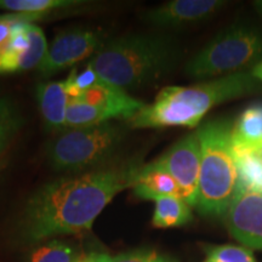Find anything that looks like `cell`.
<instances>
[{
  "label": "cell",
  "instance_id": "cell-18",
  "mask_svg": "<svg viewBox=\"0 0 262 262\" xmlns=\"http://www.w3.org/2000/svg\"><path fill=\"white\" fill-rule=\"evenodd\" d=\"M97 262H178L173 258L157 253L155 250H134L129 253H123L116 256L107 254L93 253L90 254Z\"/></svg>",
  "mask_w": 262,
  "mask_h": 262
},
{
  "label": "cell",
  "instance_id": "cell-8",
  "mask_svg": "<svg viewBox=\"0 0 262 262\" xmlns=\"http://www.w3.org/2000/svg\"><path fill=\"white\" fill-rule=\"evenodd\" d=\"M101 45L100 33L90 29L75 28L58 33L38 67L39 74L51 77L97 52Z\"/></svg>",
  "mask_w": 262,
  "mask_h": 262
},
{
  "label": "cell",
  "instance_id": "cell-21",
  "mask_svg": "<svg viewBox=\"0 0 262 262\" xmlns=\"http://www.w3.org/2000/svg\"><path fill=\"white\" fill-rule=\"evenodd\" d=\"M251 73L258 81H261L262 83V60L258 62V63L255 66V67L251 70Z\"/></svg>",
  "mask_w": 262,
  "mask_h": 262
},
{
  "label": "cell",
  "instance_id": "cell-10",
  "mask_svg": "<svg viewBox=\"0 0 262 262\" xmlns=\"http://www.w3.org/2000/svg\"><path fill=\"white\" fill-rule=\"evenodd\" d=\"M227 5L222 0H172L150 9L143 21L159 28H182L208 21Z\"/></svg>",
  "mask_w": 262,
  "mask_h": 262
},
{
  "label": "cell",
  "instance_id": "cell-3",
  "mask_svg": "<svg viewBox=\"0 0 262 262\" xmlns=\"http://www.w3.org/2000/svg\"><path fill=\"white\" fill-rule=\"evenodd\" d=\"M178 57V47L170 38L134 33L101 45L89 64L101 79L126 91L159 80Z\"/></svg>",
  "mask_w": 262,
  "mask_h": 262
},
{
  "label": "cell",
  "instance_id": "cell-13",
  "mask_svg": "<svg viewBox=\"0 0 262 262\" xmlns=\"http://www.w3.org/2000/svg\"><path fill=\"white\" fill-rule=\"evenodd\" d=\"M262 141V104L250 106L241 114L232 129L234 148L253 150Z\"/></svg>",
  "mask_w": 262,
  "mask_h": 262
},
{
  "label": "cell",
  "instance_id": "cell-24",
  "mask_svg": "<svg viewBox=\"0 0 262 262\" xmlns=\"http://www.w3.org/2000/svg\"><path fill=\"white\" fill-rule=\"evenodd\" d=\"M255 8H256L258 14H260V15L262 16V0H261V2H256V3H255Z\"/></svg>",
  "mask_w": 262,
  "mask_h": 262
},
{
  "label": "cell",
  "instance_id": "cell-26",
  "mask_svg": "<svg viewBox=\"0 0 262 262\" xmlns=\"http://www.w3.org/2000/svg\"><path fill=\"white\" fill-rule=\"evenodd\" d=\"M204 262H216V261L212 260V258H210V257H206V260Z\"/></svg>",
  "mask_w": 262,
  "mask_h": 262
},
{
  "label": "cell",
  "instance_id": "cell-7",
  "mask_svg": "<svg viewBox=\"0 0 262 262\" xmlns=\"http://www.w3.org/2000/svg\"><path fill=\"white\" fill-rule=\"evenodd\" d=\"M153 163L172 176L183 201L195 206L201 173V141L196 131L179 140Z\"/></svg>",
  "mask_w": 262,
  "mask_h": 262
},
{
  "label": "cell",
  "instance_id": "cell-9",
  "mask_svg": "<svg viewBox=\"0 0 262 262\" xmlns=\"http://www.w3.org/2000/svg\"><path fill=\"white\" fill-rule=\"evenodd\" d=\"M225 219L229 232L239 243L262 249V191L239 183Z\"/></svg>",
  "mask_w": 262,
  "mask_h": 262
},
{
  "label": "cell",
  "instance_id": "cell-28",
  "mask_svg": "<svg viewBox=\"0 0 262 262\" xmlns=\"http://www.w3.org/2000/svg\"><path fill=\"white\" fill-rule=\"evenodd\" d=\"M3 16H4V14H3V15H0V19H2V18H3Z\"/></svg>",
  "mask_w": 262,
  "mask_h": 262
},
{
  "label": "cell",
  "instance_id": "cell-17",
  "mask_svg": "<svg viewBox=\"0 0 262 262\" xmlns=\"http://www.w3.org/2000/svg\"><path fill=\"white\" fill-rule=\"evenodd\" d=\"M24 125V117L14 101L9 98L0 100V140L12 139Z\"/></svg>",
  "mask_w": 262,
  "mask_h": 262
},
{
  "label": "cell",
  "instance_id": "cell-19",
  "mask_svg": "<svg viewBox=\"0 0 262 262\" xmlns=\"http://www.w3.org/2000/svg\"><path fill=\"white\" fill-rule=\"evenodd\" d=\"M206 257L216 262H256L253 253L247 248L235 245H211L205 249Z\"/></svg>",
  "mask_w": 262,
  "mask_h": 262
},
{
  "label": "cell",
  "instance_id": "cell-4",
  "mask_svg": "<svg viewBox=\"0 0 262 262\" xmlns=\"http://www.w3.org/2000/svg\"><path fill=\"white\" fill-rule=\"evenodd\" d=\"M232 129L233 122L215 119L196 130L201 141V173L195 208L203 215L225 216L238 191Z\"/></svg>",
  "mask_w": 262,
  "mask_h": 262
},
{
  "label": "cell",
  "instance_id": "cell-11",
  "mask_svg": "<svg viewBox=\"0 0 262 262\" xmlns=\"http://www.w3.org/2000/svg\"><path fill=\"white\" fill-rule=\"evenodd\" d=\"M35 95L47 129L63 131L66 129V116L71 102L66 81L40 83L37 86Z\"/></svg>",
  "mask_w": 262,
  "mask_h": 262
},
{
  "label": "cell",
  "instance_id": "cell-27",
  "mask_svg": "<svg viewBox=\"0 0 262 262\" xmlns=\"http://www.w3.org/2000/svg\"><path fill=\"white\" fill-rule=\"evenodd\" d=\"M79 262H88V261H86V258H84V260H81V261H79Z\"/></svg>",
  "mask_w": 262,
  "mask_h": 262
},
{
  "label": "cell",
  "instance_id": "cell-2",
  "mask_svg": "<svg viewBox=\"0 0 262 262\" xmlns=\"http://www.w3.org/2000/svg\"><path fill=\"white\" fill-rule=\"evenodd\" d=\"M262 83L251 71L215 78L191 86H166L155 102L146 104L129 120L134 129L198 126L205 114L219 104L258 94Z\"/></svg>",
  "mask_w": 262,
  "mask_h": 262
},
{
  "label": "cell",
  "instance_id": "cell-15",
  "mask_svg": "<svg viewBox=\"0 0 262 262\" xmlns=\"http://www.w3.org/2000/svg\"><path fill=\"white\" fill-rule=\"evenodd\" d=\"M83 4L85 3L79 0H0V9L40 19L60 10L77 8Z\"/></svg>",
  "mask_w": 262,
  "mask_h": 262
},
{
  "label": "cell",
  "instance_id": "cell-14",
  "mask_svg": "<svg viewBox=\"0 0 262 262\" xmlns=\"http://www.w3.org/2000/svg\"><path fill=\"white\" fill-rule=\"evenodd\" d=\"M155 203L152 225L157 228L181 227L192 220L191 205L180 196H163Z\"/></svg>",
  "mask_w": 262,
  "mask_h": 262
},
{
  "label": "cell",
  "instance_id": "cell-16",
  "mask_svg": "<svg viewBox=\"0 0 262 262\" xmlns=\"http://www.w3.org/2000/svg\"><path fill=\"white\" fill-rule=\"evenodd\" d=\"M71 245L63 242L52 239L47 244L41 245L29 256L28 262H79Z\"/></svg>",
  "mask_w": 262,
  "mask_h": 262
},
{
  "label": "cell",
  "instance_id": "cell-22",
  "mask_svg": "<svg viewBox=\"0 0 262 262\" xmlns=\"http://www.w3.org/2000/svg\"><path fill=\"white\" fill-rule=\"evenodd\" d=\"M10 141H11V139H3V140H0V156H2L3 153L5 152L6 148H8Z\"/></svg>",
  "mask_w": 262,
  "mask_h": 262
},
{
  "label": "cell",
  "instance_id": "cell-5",
  "mask_svg": "<svg viewBox=\"0 0 262 262\" xmlns=\"http://www.w3.org/2000/svg\"><path fill=\"white\" fill-rule=\"evenodd\" d=\"M262 60V28L239 22L219 33L186 64L193 79H215L251 71Z\"/></svg>",
  "mask_w": 262,
  "mask_h": 262
},
{
  "label": "cell",
  "instance_id": "cell-23",
  "mask_svg": "<svg viewBox=\"0 0 262 262\" xmlns=\"http://www.w3.org/2000/svg\"><path fill=\"white\" fill-rule=\"evenodd\" d=\"M251 152H254L255 155H256V156L258 157V158L262 159V141H261L260 143H258V145H257L256 147H255V148H254L253 150H251Z\"/></svg>",
  "mask_w": 262,
  "mask_h": 262
},
{
  "label": "cell",
  "instance_id": "cell-25",
  "mask_svg": "<svg viewBox=\"0 0 262 262\" xmlns=\"http://www.w3.org/2000/svg\"><path fill=\"white\" fill-rule=\"evenodd\" d=\"M86 261H88V262H97L93 256H91V255H89V256L86 257Z\"/></svg>",
  "mask_w": 262,
  "mask_h": 262
},
{
  "label": "cell",
  "instance_id": "cell-12",
  "mask_svg": "<svg viewBox=\"0 0 262 262\" xmlns=\"http://www.w3.org/2000/svg\"><path fill=\"white\" fill-rule=\"evenodd\" d=\"M131 189H134V193L143 201L155 202L163 196L181 198V191L172 176L153 162L141 166L135 185Z\"/></svg>",
  "mask_w": 262,
  "mask_h": 262
},
{
  "label": "cell",
  "instance_id": "cell-1",
  "mask_svg": "<svg viewBox=\"0 0 262 262\" xmlns=\"http://www.w3.org/2000/svg\"><path fill=\"white\" fill-rule=\"evenodd\" d=\"M141 166L123 164L45 183L25 206L19 221L21 239L33 244L90 231L103 209L120 192L134 187Z\"/></svg>",
  "mask_w": 262,
  "mask_h": 262
},
{
  "label": "cell",
  "instance_id": "cell-20",
  "mask_svg": "<svg viewBox=\"0 0 262 262\" xmlns=\"http://www.w3.org/2000/svg\"><path fill=\"white\" fill-rule=\"evenodd\" d=\"M22 16L24 15L10 12V14H4L3 18L0 19V51L4 50L8 45L10 35H11L12 24L21 18Z\"/></svg>",
  "mask_w": 262,
  "mask_h": 262
},
{
  "label": "cell",
  "instance_id": "cell-6",
  "mask_svg": "<svg viewBox=\"0 0 262 262\" xmlns=\"http://www.w3.org/2000/svg\"><path fill=\"white\" fill-rule=\"evenodd\" d=\"M125 130L116 123L64 129L48 145L51 168L62 172H83L97 168L117 152Z\"/></svg>",
  "mask_w": 262,
  "mask_h": 262
}]
</instances>
